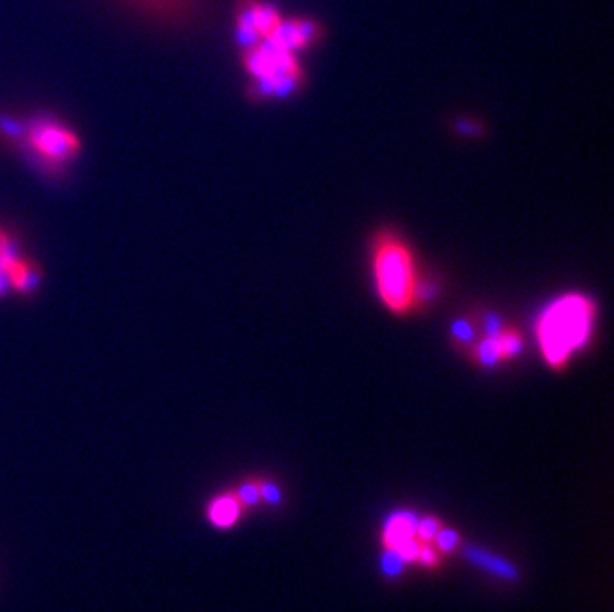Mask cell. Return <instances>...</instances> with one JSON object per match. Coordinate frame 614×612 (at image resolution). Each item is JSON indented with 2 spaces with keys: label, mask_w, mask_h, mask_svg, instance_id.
<instances>
[{
  "label": "cell",
  "mask_w": 614,
  "mask_h": 612,
  "mask_svg": "<svg viewBox=\"0 0 614 612\" xmlns=\"http://www.w3.org/2000/svg\"><path fill=\"white\" fill-rule=\"evenodd\" d=\"M372 293L390 316L414 318L438 299L442 285L414 243L396 227H380L368 241Z\"/></svg>",
  "instance_id": "6da1fadb"
},
{
  "label": "cell",
  "mask_w": 614,
  "mask_h": 612,
  "mask_svg": "<svg viewBox=\"0 0 614 612\" xmlns=\"http://www.w3.org/2000/svg\"><path fill=\"white\" fill-rule=\"evenodd\" d=\"M599 303L585 291L571 289L539 308L533 322V346L553 372L569 370L597 340Z\"/></svg>",
  "instance_id": "7a4b0ae2"
},
{
  "label": "cell",
  "mask_w": 614,
  "mask_h": 612,
  "mask_svg": "<svg viewBox=\"0 0 614 612\" xmlns=\"http://www.w3.org/2000/svg\"><path fill=\"white\" fill-rule=\"evenodd\" d=\"M241 66L251 100L281 102L295 98L307 86V72L299 52L275 36L243 46Z\"/></svg>",
  "instance_id": "3957f363"
},
{
  "label": "cell",
  "mask_w": 614,
  "mask_h": 612,
  "mask_svg": "<svg viewBox=\"0 0 614 612\" xmlns=\"http://www.w3.org/2000/svg\"><path fill=\"white\" fill-rule=\"evenodd\" d=\"M452 340L454 348L479 370L511 366L527 350V336L515 322L487 312H469L458 318Z\"/></svg>",
  "instance_id": "277c9868"
},
{
  "label": "cell",
  "mask_w": 614,
  "mask_h": 612,
  "mask_svg": "<svg viewBox=\"0 0 614 612\" xmlns=\"http://www.w3.org/2000/svg\"><path fill=\"white\" fill-rule=\"evenodd\" d=\"M24 146L44 171L58 173L82 150L78 134L54 118H34L24 130Z\"/></svg>",
  "instance_id": "5b68a950"
},
{
  "label": "cell",
  "mask_w": 614,
  "mask_h": 612,
  "mask_svg": "<svg viewBox=\"0 0 614 612\" xmlns=\"http://www.w3.org/2000/svg\"><path fill=\"white\" fill-rule=\"evenodd\" d=\"M283 22V14L277 6L263 0H243L237 8L235 34L241 46H249L259 40L271 38Z\"/></svg>",
  "instance_id": "8992f818"
},
{
  "label": "cell",
  "mask_w": 614,
  "mask_h": 612,
  "mask_svg": "<svg viewBox=\"0 0 614 612\" xmlns=\"http://www.w3.org/2000/svg\"><path fill=\"white\" fill-rule=\"evenodd\" d=\"M0 271L6 279V285L20 295H26L36 287L38 267L28 259L18 257L14 251L0 257Z\"/></svg>",
  "instance_id": "52a82bcc"
},
{
  "label": "cell",
  "mask_w": 614,
  "mask_h": 612,
  "mask_svg": "<svg viewBox=\"0 0 614 612\" xmlns=\"http://www.w3.org/2000/svg\"><path fill=\"white\" fill-rule=\"evenodd\" d=\"M243 511L245 509L241 507V503L237 501L233 491H229V493H221V495L213 497L209 501L207 509H205V515H207V519H209V523L213 527L229 529V527H233L239 521Z\"/></svg>",
  "instance_id": "ba28073f"
},
{
  "label": "cell",
  "mask_w": 614,
  "mask_h": 612,
  "mask_svg": "<svg viewBox=\"0 0 614 612\" xmlns=\"http://www.w3.org/2000/svg\"><path fill=\"white\" fill-rule=\"evenodd\" d=\"M416 525H418V515L414 511H396L392 517H388L384 525L382 531L384 547L394 549L402 541L416 537Z\"/></svg>",
  "instance_id": "9c48e42d"
},
{
  "label": "cell",
  "mask_w": 614,
  "mask_h": 612,
  "mask_svg": "<svg viewBox=\"0 0 614 612\" xmlns=\"http://www.w3.org/2000/svg\"><path fill=\"white\" fill-rule=\"evenodd\" d=\"M465 555H467V559L471 563H475L477 567H481L483 571H487V573H491V575H495L499 579H507V581H517L519 579V569L513 563H509V561H505L501 557L485 553V551H481L477 547L465 549Z\"/></svg>",
  "instance_id": "30bf717a"
},
{
  "label": "cell",
  "mask_w": 614,
  "mask_h": 612,
  "mask_svg": "<svg viewBox=\"0 0 614 612\" xmlns=\"http://www.w3.org/2000/svg\"><path fill=\"white\" fill-rule=\"evenodd\" d=\"M126 2L161 20H179L189 12L193 4L191 0H126Z\"/></svg>",
  "instance_id": "8fae6325"
},
{
  "label": "cell",
  "mask_w": 614,
  "mask_h": 612,
  "mask_svg": "<svg viewBox=\"0 0 614 612\" xmlns=\"http://www.w3.org/2000/svg\"><path fill=\"white\" fill-rule=\"evenodd\" d=\"M233 495L241 503L243 509H255L261 503V491H259V477L245 479L233 489Z\"/></svg>",
  "instance_id": "7c38bea8"
},
{
  "label": "cell",
  "mask_w": 614,
  "mask_h": 612,
  "mask_svg": "<svg viewBox=\"0 0 614 612\" xmlns=\"http://www.w3.org/2000/svg\"><path fill=\"white\" fill-rule=\"evenodd\" d=\"M259 491H261V503L269 507H281L285 501L281 485L271 477H259Z\"/></svg>",
  "instance_id": "4fadbf2b"
},
{
  "label": "cell",
  "mask_w": 614,
  "mask_h": 612,
  "mask_svg": "<svg viewBox=\"0 0 614 612\" xmlns=\"http://www.w3.org/2000/svg\"><path fill=\"white\" fill-rule=\"evenodd\" d=\"M434 547L442 553V555H452L456 549H460L461 537L460 533L452 527L442 525V529L438 531V535L434 537Z\"/></svg>",
  "instance_id": "5bb4252c"
},
{
  "label": "cell",
  "mask_w": 614,
  "mask_h": 612,
  "mask_svg": "<svg viewBox=\"0 0 614 612\" xmlns=\"http://www.w3.org/2000/svg\"><path fill=\"white\" fill-rule=\"evenodd\" d=\"M406 565H408V563H406L394 549H386V553L382 555V563H380L382 573H384L388 579H398V577L404 573Z\"/></svg>",
  "instance_id": "9a60e30c"
},
{
  "label": "cell",
  "mask_w": 614,
  "mask_h": 612,
  "mask_svg": "<svg viewBox=\"0 0 614 612\" xmlns=\"http://www.w3.org/2000/svg\"><path fill=\"white\" fill-rule=\"evenodd\" d=\"M442 521L438 517H424V519H418V525H416V539L422 541V543H432L434 537L438 535V531L442 529Z\"/></svg>",
  "instance_id": "2e32d148"
},
{
  "label": "cell",
  "mask_w": 614,
  "mask_h": 612,
  "mask_svg": "<svg viewBox=\"0 0 614 612\" xmlns=\"http://www.w3.org/2000/svg\"><path fill=\"white\" fill-rule=\"evenodd\" d=\"M416 563H420L426 569H438V567H442V553L434 547V543H422L420 541V551H418Z\"/></svg>",
  "instance_id": "e0dca14e"
},
{
  "label": "cell",
  "mask_w": 614,
  "mask_h": 612,
  "mask_svg": "<svg viewBox=\"0 0 614 612\" xmlns=\"http://www.w3.org/2000/svg\"><path fill=\"white\" fill-rule=\"evenodd\" d=\"M394 551L410 565V563H416V557H418V551H420V541L416 537H410L406 541H402L398 547H394Z\"/></svg>",
  "instance_id": "ac0fdd59"
},
{
  "label": "cell",
  "mask_w": 614,
  "mask_h": 612,
  "mask_svg": "<svg viewBox=\"0 0 614 612\" xmlns=\"http://www.w3.org/2000/svg\"><path fill=\"white\" fill-rule=\"evenodd\" d=\"M12 241H10V235L6 233V229L0 225V257L12 253Z\"/></svg>",
  "instance_id": "d6986e66"
},
{
  "label": "cell",
  "mask_w": 614,
  "mask_h": 612,
  "mask_svg": "<svg viewBox=\"0 0 614 612\" xmlns=\"http://www.w3.org/2000/svg\"><path fill=\"white\" fill-rule=\"evenodd\" d=\"M4 289H6V279H4V275H2V271H0V295L4 293Z\"/></svg>",
  "instance_id": "ffe728a7"
}]
</instances>
